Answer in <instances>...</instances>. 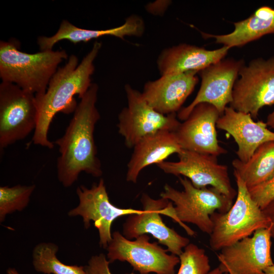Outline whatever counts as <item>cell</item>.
I'll list each match as a JSON object with an SVG mask.
<instances>
[{
    "label": "cell",
    "mask_w": 274,
    "mask_h": 274,
    "mask_svg": "<svg viewBox=\"0 0 274 274\" xmlns=\"http://www.w3.org/2000/svg\"><path fill=\"white\" fill-rule=\"evenodd\" d=\"M145 29L143 19L135 14L128 17L119 26L102 30L82 28L67 20H63L54 35L51 37L40 36L37 43L41 51L52 50L53 46L62 40H68L76 44L104 36H113L124 40L127 36L141 37Z\"/></svg>",
    "instance_id": "obj_19"
},
{
    "label": "cell",
    "mask_w": 274,
    "mask_h": 274,
    "mask_svg": "<svg viewBox=\"0 0 274 274\" xmlns=\"http://www.w3.org/2000/svg\"><path fill=\"white\" fill-rule=\"evenodd\" d=\"M263 274H274V264L265 268Z\"/></svg>",
    "instance_id": "obj_30"
},
{
    "label": "cell",
    "mask_w": 274,
    "mask_h": 274,
    "mask_svg": "<svg viewBox=\"0 0 274 274\" xmlns=\"http://www.w3.org/2000/svg\"><path fill=\"white\" fill-rule=\"evenodd\" d=\"M133 148L127 164L126 180L134 183L144 168L153 164L157 165L182 150L174 131L166 130L145 136Z\"/></svg>",
    "instance_id": "obj_20"
},
{
    "label": "cell",
    "mask_w": 274,
    "mask_h": 274,
    "mask_svg": "<svg viewBox=\"0 0 274 274\" xmlns=\"http://www.w3.org/2000/svg\"><path fill=\"white\" fill-rule=\"evenodd\" d=\"M127 106L118 115L117 127L129 148L145 136L160 130L175 131L180 124L176 113L161 114L151 107L142 92L127 84L124 87Z\"/></svg>",
    "instance_id": "obj_10"
},
{
    "label": "cell",
    "mask_w": 274,
    "mask_h": 274,
    "mask_svg": "<svg viewBox=\"0 0 274 274\" xmlns=\"http://www.w3.org/2000/svg\"><path fill=\"white\" fill-rule=\"evenodd\" d=\"M233 175L237 186L234 203L227 212H215L211 216L213 226L209 244L215 251L270 226V220L252 198L245 182L234 172Z\"/></svg>",
    "instance_id": "obj_4"
},
{
    "label": "cell",
    "mask_w": 274,
    "mask_h": 274,
    "mask_svg": "<svg viewBox=\"0 0 274 274\" xmlns=\"http://www.w3.org/2000/svg\"><path fill=\"white\" fill-rule=\"evenodd\" d=\"M233 30L225 35L203 33L206 38L215 39V42L223 46L240 47L262 37L274 33V9L266 6L257 9L248 18L234 23Z\"/></svg>",
    "instance_id": "obj_21"
},
{
    "label": "cell",
    "mask_w": 274,
    "mask_h": 274,
    "mask_svg": "<svg viewBox=\"0 0 274 274\" xmlns=\"http://www.w3.org/2000/svg\"><path fill=\"white\" fill-rule=\"evenodd\" d=\"M38 109L35 94L17 85L0 84V149L22 140L36 129Z\"/></svg>",
    "instance_id": "obj_7"
},
{
    "label": "cell",
    "mask_w": 274,
    "mask_h": 274,
    "mask_svg": "<svg viewBox=\"0 0 274 274\" xmlns=\"http://www.w3.org/2000/svg\"><path fill=\"white\" fill-rule=\"evenodd\" d=\"M196 71L162 75L146 82L142 92L148 104L158 112L176 113L193 92L198 82Z\"/></svg>",
    "instance_id": "obj_16"
},
{
    "label": "cell",
    "mask_w": 274,
    "mask_h": 274,
    "mask_svg": "<svg viewBox=\"0 0 274 274\" xmlns=\"http://www.w3.org/2000/svg\"><path fill=\"white\" fill-rule=\"evenodd\" d=\"M265 122L268 126L274 129V109L267 116Z\"/></svg>",
    "instance_id": "obj_29"
},
{
    "label": "cell",
    "mask_w": 274,
    "mask_h": 274,
    "mask_svg": "<svg viewBox=\"0 0 274 274\" xmlns=\"http://www.w3.org/2000/svg\"><path fill=\"white\" fill-rule=\"evenodd\" d=\"M217 128L226 131L237 146L236 154L239 160L246 162L262 144L274 141V131L266 122L255 121L250 114L237 111L227 107L218 118Z\"/></svg>",
    "instance_id": "obj_17"
},
{
    "label": "cell",
    "mask_w": 274,
    "mask_h": 274,
    "mask_svg": "<svg viewBox=\"0 0 274 274\" xmlns=\"http://www.w3.org/2000/svg\"><path fill=\"white\" fill-rule=\"evenodd\" d=\"M248 189L252 198L263 210L274 200V173L263 183Z\"/></svg>",
    "instance_id": "obj_26"
},
{
    "label": "cell",
    "mask_w": 274,
    "mask_h": 274,
    "mask_svg": "<svg viewBox=\"0 0 274 274\" xmlns=\"http://www.w3.org/2000/svg\"><path fill=\"white\" fill-rule=\"evenodd\" d=\"M141 201L143 212L129 215L123 225L124 236L130 239L149 233L160 244L165 246L171 254L179 256L190 241L167 226L160 217V215L169 217L181 226L172 202L163 198L154 199L145 193L142 195Z\"/></svg>",
    "instance_id": "obj_6"
},
{
    "label": "cell",
    "mask_w": 274,
    "mask_h": 274,
    "mask_svg": "<svg viewBox=\"0 0 274 274\" xmlns=\"http://www.w3.org/2000/svg\"><path fill=\"white\" fill-rule=\"evenodd\" d=\"M220 116L212 105H196L174 131L182 149L217 157L227 153L217 139L216 124Z\"/></svg>",
    "instance_id": "obj_15"
},
{
    "label": "cell",
    "mask_w": 274,
    "mask_h": 274,
    "mask_svg": "<svg viewBox=\"0 0 274 274\" xmlns=\"http://www.w3.org/2000/svg\"><path fill=\"white\" fill-rule=\"evenodd\" d=\"M16 39L0 41V77L35 95L45 93L59 64L67 59L64 50L28 53L20 51Z\"/></svg>",
    "instance_id": "obj_3"
},
{
    "label": "cell",
    "mask_w": 274,
    "mask_h": 274,
    "mask_svg": "<svg viewBox=\"0 0 274 274\" xmlns=\"http://www.w3.org/2000/svg\"><path fill=\"white\" fill-rule=\"evenodd\" d=\"M110 263L103 254L93 256L88 261V265L84 267L86 274H112L109 267Z\"/></svg>",
    "instance_id": "obj_27"
},
{
    "label": "cell",
    "mask_w": 274,
    "mask_h": 274,
    "mask_svg": "<svg viewBox=\"0 0 274 274\" xmlns=\"http://www.w3.org/2000/svg\"><path fill=\"white\" fill-rule=\"evenodd\" d=\"M7 274H20L15 268H9L7 271Z\"/></svg>",
    "instance_id": "obj_32"
},
{
    "label": "cell",
    "mask_w": 274,
    "mask_h": 274,
    "mask_svg": "<svg viewBox=\"0 0 274 274\" xmlns=\"http://www.w3.org/2000/svg\"><path fill=\"white\" fill-rule=\"evenodd\" d=\"M107 250L110 263L127 261L140 274H175V267L180 263L179 256L168 254L156 242H150L146 234L131 241L115 231Z\"/></svg>",
    "instance_id": "obj_9"
},
{
    "label": "cell",
    "mask_w": 274,
    "mask_h": 274,
    "mask_svg": "<svg viewBox=\"0 0 274 274\" xmlns=\"http://www.w3.org/2000/svg\"><path fill=\"white\" fill-rule=\"evenodd\" d=\"M58 247L51 243H42L34 248L33 265L35 270L45 274H86L84 267L65 264L57 258Z\"/></svg>",
    "instance_id": "obj_23"
},
{
    "label": "cell",
    "mask_w": 274,
    "mask_h": 274,
    "mask_svg": "<svg viewBox=\"0 0 274 274\" xmlns=\"http://www.w3.org/2000/svg\"><path fill=\"white\" fill-rule=\"evenodd\" d=\"M232 165L248 188L263 183L274 173V141L260 145L247 161L237 158Z\"/></svg>",
    "instance_id": "obj_22"
},
{
    "label": "cell",
    "mask_w": 274,
    "mask_h": 274,
    "mask_svg": "<svg viewBox=\"0 0 274 274\" xmlns=\"http://www.w3.org/2000/svg\"><path fill=\"white\" fill-rule=\"evenodd\" d=\"M178 177L184 190L180 191L165 184L161 198L174 203L175 212L181 227L189 235L194 236L195 232L185 223L193 224L210 235L213 226L211 216L215 212H227L231 207L233 200L212 187L197 188L187 178Z\"/></svg>",
    "instance_id": "obj_5"
},
{
    "label": "cell",
    "mask_w": 274,
    "mask_h": 274,
    "mask_svg": "<svg viewBox=\"0 0 274 274\" xmlns=\"http://www.w3.org/2000/svg\"><path fill=\"white\" fill-rule=\"evenodd\" d=\"M224 273L219 268L217 267L212 270H210L207 274H223Z\"/></svg>",
    "instance_id": "obj_31"
},
{
    "label": "cell",
    "mask_w": 274,
    "mask_h": 274,
    "mask_svg": "<svg viewBox=\"0 0 274 274\" xmlns=\"http://www.w3.org/2000/svg\"><path fill=\"white\" fill-rule=\"evenodd\" d=\"M98 86L92 83L74 111L65 133L54 142L59 147L58 179L65 187L71 186L84 172L99 177L102 172L97 156L94 131L99 120L96 108Z\"/></svg>",
    "instance_id": "obj_1"
},
{
    "label": "cell",
    "mask_w": 274,
    "mask_h": 274,
    "mask_svg": "<svg viewBox=\"0 0 274 274\" xmlns=\"http://www.w3.org/2000/svg\"><path fill=\"white\" fill-rule=\"evenodd\" d=\"M262 210L270 220V226L269 229L271 236L274 239V200Z\"/></svg>",
    "instance_id": "obj_28"
},
{
    "label": "cell",
    "mask_w": 274,
    "mask_h": 274,
    "mask_svg": "<svg viewBox=\"0 0 274 274\" xmlns=\"http://www.w3.org/2000/svg\"><path fill=\"white\" fill-rule=\"evenodd\" d=\"M224 274H232V273H224Z\"/></svg>",
    "instance_id": "obj_33"
},
{
    "label": "cell",
    "mask_w": 274,
    "mask_h": 274,
    "mask_svg": "<svg viewBox=\"0 0 274 274\" xmlns=\"http://www.w3.org/2000/svg\"><path fill=\"white\" fill-rule=\"evenodd\" d=\"M179 257L180 266L177 274H207L211 270L205 250L194 244L186 246Z\"/></svg>",
    "instance_id": "obj_25"
},
{
    "label": "cell",
    "mask_w": 274,
    "mask_h": 274,
    "mask_svg": "<svg viewBox=\"0 0 274 274\" xmlns=\"http://www.w3.org/2000/svg\"><path fill=\"white\" fill-rule=\"evenodd\" d=\"M101 46V42L96 41L79 64L78 57L71 55L65 64L53 76L45 93L35 95L38 120L32 139L35 145L53 148V143L48 138L52 120L59 112H74L77 105L74 97L78 95L81 98L91 86L94 61Z\"/></svg>",
    "instance_id": "obj_2"
},
{
    "label": "cell",
    "mask_w": 274,
    "mask_h": 274,
    "mask_svg": "<svg viewBox=\"0 0 274 274\" xmlns=\"http://www.w3.org/2000/svg\"><path fill=\"white\" fill-rule=\"evenodd\" d=\"M178 156V161H165L157 166L166 174L187 178L197 188L210 186L230 199L236 197L228 166L219 163L217 156L184 149Z\"/></svg>",
    "instance_id": "obj_11"
},
{
    "label": "cell",
    "mask_w": 274,
    "mask_h": 274,
    "mask_svg": "<svg viewBox=\"0 0 274 274\" xmlns=\"http://www.w3.org/2000/svg\"><path fill=\"white\" fill-rule=\"evenodd\" d=\"M269 228H261L252 235L222 249L217 255L219 268L224 273L263 274L274 264L271 256Z\"/></svg>",
    "instance_id": "obj_14"
},
{
    "label": "cell",
    "mask_w": 274,
    "mask_h": 274,
    "mask_svg": "<svg viewBox=\"0 0 274 274\" xmlns=\"http://www.w3.org/2000/svg\"><path fill=\"white\" fill-rule=\"evenodd\" d=\"M230 48L213 50L183 43L163 50L157 59L161 76L194 71L198 73L225 58Z\"/></svg>",
    "instance_id": "obj_18"
},
{
    "label": "cell",
    "mask_w": 274,
    "mask_h": 274,
    "mask_svg": "<svg viewBox=\"0 0 274 274\" xmlns=\"http://www.w3.org/2000/svg\"><path fill=\"white\" fill-rule=\"evenodd\" d=\"M245 64L243 59L223 58L199 71L200 88L193 101L178 112L177 117L184 121L193 108L202 102L212 105L222 115L232 101L234 83Z\"/></svg>",
    "instance_id": "obj_12"
},
{
    "label": "cell",
    "mask_w": 274,
    "mask_h": 274,
    "mask_svg": "<svg viewBox=\"0 0 274 274\" xmlns=\"http://www.w3.org/2000/svg\"><path fill=\"white\" fill-rule=\"evenodd\" d=\"M79 203L70 211V216H80L84 226L88 228L91 220L99 232V245L104 248L108 247L112 239L111 228L117 218L126 215L140 214L143 210L122 209L113 205L110 201L103 179L90 188L84 186L77 189Z\"/></svg>",
    "instance_id": "obj_13"
},
{
    "label": "cell",
    "mask_w": 274,
    "mask_h": 274,
    "mask_svg": "<svg viewBox=\"0 0 274 274\" xmlns=\"http://www.w3.org/2000/svg\"><path fill=\"white\" fill-rule=\"evenodd\" d=\"M35 185H17L9 187H0V221L3 222L6 215L15 211H21L26 207L35 189Z\"/></svg>",
    "instance_id": "obj_24"
},
{
    "label": "cell",
    "mask_w": 274,
    "mask_h": 274,
    "mask_svg": "<svg viewBox=\"0 0 274 274\" xmlns=\"http://www.w3.org/2000/svg\"><path fill=\"white\" fill-rule=\"evenodd\" d=\"M238 76L230 107L256 118L262 108L274 104V56L252 59Z\"/></svg>",
    "instance_id": "obj_8"
}]
</instances>
